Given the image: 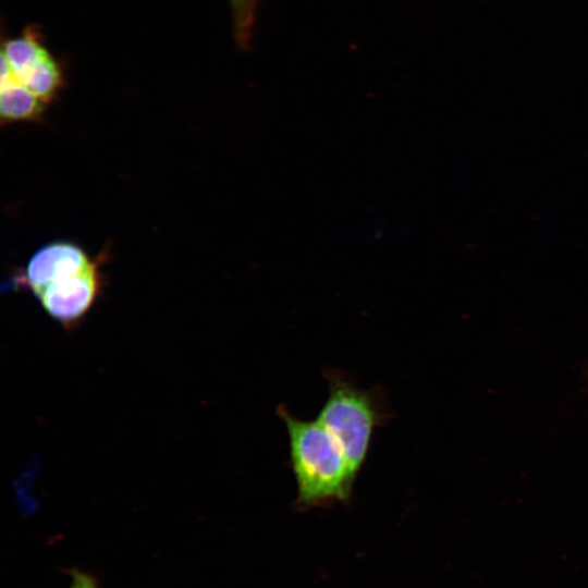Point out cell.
I'll return each instance as SVG.
<instances>
[{
	"label": "cell",
	"mask_w": 588,
	"mask_h": 588,
	"mask_svg": "<svg viewBox=\"0 0 588 588\" xmlns=\"http://www.w3.org/2000/svg\"><path fill=\"white\" fill-rule=\"evenodd\" d=\"M278 414L287 431L296 504L307 509L347 501L357 475L333 436L318 419L296 418L283 406Z\"/></svg>",
	"instance_id": "obj_1"
},
{
	"label": "cell",
	"mask_w": 588,
	"mask_h": 588,
	"mask_svg": "<svg viewBox=\"0 0 588 588\" xmlns=\"http://www.w3.org/2000/svg\"><path fill=\"white\" fill-rule=\"evenodd\" d=\"M328 396L317 419L329 430L357 475L362 469L375 429L388 418L381 392L357 387L340 371L326 370Z\"/></svg>",
	"instance_id": "obj_2"
},
{
	"label": "cell",
	"mask_w": 588,
	"mask_h": 588,
	"mask_svg": "<svg viewBox=\"0 0 588 588\" xmlns=\"http://www.w3.org/2000/svg\"><path fill=\"white\" fill-rule=\"evenodd\" d=\"M1 58L13 75L46 103L54 100L64 87L61 64L47 48L38 26L29 25L4 41Z\"/></svg>",
	"instance_id": "obj_3"
},
{
	"label": "cell",
	"mask_w": 588,
	"mask_h": 588,
	"mask_svg": "<svg viewBox=\"0 0 588 588\" xmlns=\"http://www.w3.org/2000/svg\"><path fill=\"white\" fill-rule=\"evenodd\" d=\"M99 291L96 264L77 274L54 281L34 294L54 320L71 328L85 316Z\"/></svg>",
	"instance_id": "obj_4"
},
{
	"label": "cell",
	"mask_w": 588,
	"mask_h": 588,
	"mask_svg": "<svg viewBox=\"0 0 588 588\" xmlns=\"http://www.w3.org/2000/svg\"><path fill=\"white\" fill-rule=\"evenodd\" d=\"M90 262L85 252L66 242L51 243L38 249L25 269V283L33 292L88 269Z\"/></svg>",
	"instance_id": "obj_5"
},
{
	"label": "cell",
	"mask_w": 588,
	"mask_h": 588,
	"mask_svg": "<svg viewBox=\"0 0 588 588\" xmlns=\"http://www.w3.org/2000/svg\"><path fill=\"white\" fill-rule=\"evenodd\" d=\"M45 106L46 102L17 79L1 58L0 113L2 122L41 120Z\"/></svg>",
	"instance_id": "obj_6"
},
{
	"label": "cell",
	"mask_w": 588,
	"mask_h": 588,
	"mask_svg": "<svg viewBox=\"0 0 588 588\" xmlns=\"http://www.w3.org/2000/svg\"><path fill=\"white\" fill-rule=\"evenodd\" d=\"M234 19L235 37L243 48L249 44L255 20L256 0H229Z\"/></svg>",
	"instance_id": "obj_7"
},
{
	"label": "cell",
	"mask_w": 588,
	"mask_h": 588,
	"mask_svg": "<svg viewBox=\"0 0 588 588\" xmlns=\"http://www.w3.org/2000/svg\"><path fill=\"white\" fill-rule=\"evenodd\" d=\"M70 588H100V586L94 575L81 569H73Z\"/></svg>",
	"instance_id": "obj_8"
}]
</instances>
